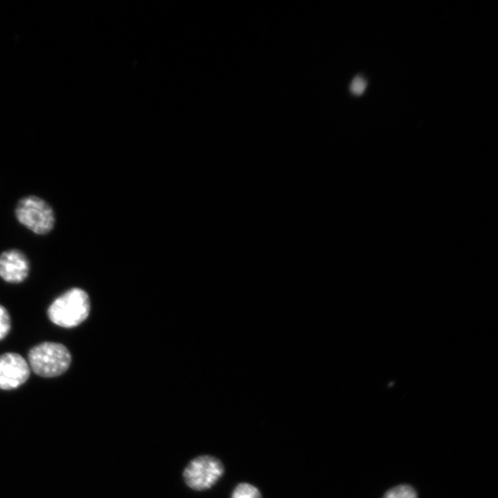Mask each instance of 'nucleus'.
Returning a JSON list of instances; mask_svg holds the SVG:
<instances>
[{"label":"nucleus","instance_id":"obj_1","mask_svg":"<svg viewBox=\"0 0 498 498\" xmlns=\"http://www.w3.org/2000/svg\"><path fill=\"white\" fill-rule=\"evenodd\" d=\"M92 310L89 294L73 287L59 296L49 306V320L63 329H74L85 323Z\"/></svg>","mask_w":498,"mask_h":498},{"label":"nucleus","instance_id":"obj_2","mask_svg":"<svg viewBox=\"0 0 498 498\" xmlns=\"http://www.w3.org/2000/svg\"><path fill=\"white\" fill-rule=\"evenodd\" d=\"M27 362L31 371L37 376L51 379L60 377L68 371L72 355L62 343L43 342L31 348Z\"/></svg>","mask_w":498,"mask_h":498},{"label":"nucleus","instance_id":"obj_3","mask_svg":"<svg viewBox=\"0 0 498 498\" xmlns=\"http://www.w3.org/2000/svg\"><path fill=\"white\" fill-rule=\"evenodd\" d=\"M14 213L17 221L36 235H49L55 228L53 207L38 196L29 195L20 199Z\"/></svg>","mask_w":498,"mask_h":498},{"label":"nucleus","instance_id":"obj_4","mask_svg":"<svg viewBox=\"0 0 498 498\" xmlns=\"http://www.w3.org/2000/svg\"><path fill=\"white\" fill-rule=\"evenodd\" d=\"M223 473V465L218 459L211 456H201L188 465L183 476L191 488L203 491L212 487Z\"/></svg>","mask_w":498,"mask_h":498},{"label":"nucleus","instance_id":"obj_5","mask_svg":"<svg viewBox=\"0 0 498 498\" xmlns=\"http://www.w3.org/2000/svg\"><path fill=\"white\" fill-rule=\"evenodd\" d=\"M31 369L26 359L17 352L0 355V390H13L30 378Z\"/></svg>","mask_w":498,"mask_h":498},{"label":"nucleus","instance_id":"obj_6","mask_svg":"<svg viewBox=\"0 0 498 498\" xmlns=\"http://www.w3.org/2000/svg\"><path fill=\"white\" fill-rule=\"evenodd\" d=\"M30 269V261L22 250L13 249L0 254V278L5 282L22 284L29 277Z\"/></svg>","mask_w":498,"mask_h":498},{"label":"nucleus","instance_id":"obj_7","mask_svg":"<svg viewBox=\"0 0 498 498\" xmlns=\"http://www.w3.org/2000/svg\"><path fill=\"white\" fill-rule=\"evenodd\" d=\"M382 498H418V494L413 486L399 484L390 488Z\"/></svg>","mask_w":498,"mask_h":498},{"label":"nucleus","instance_id":"obj_8","mask_svg":"<svg viewBox=\"0 0 498 498\" xmlns=\"http://www.w3.org/2000/svg\"><path fill=\"white\" fill-rule=\"evenodd\" d=\"M12 316L8 309L0 304V341L7 338L12 331Z\"/></svg>","mask_w":498,"mask_h":498},{"label":"nucleus","instance_id":"obj_9","mask_svg":"<svg viewBox=\"0 0 498 498\" xmlns=\"http://www.w3.org/2000/svg\"><path fill=\"white\" fill-rule=\"evenodd\" d=\"M232 498H262V496L257 487L244 483L236 487L232 494Z\"/></svg>","mask_w":498,"mask_h":498},{"label":"nucleus","instance_id":"obj_10","mask_svg":"<svg viewBox=\"0 0 498 498\" xmlns=\"http://www.w3.org/2000/svg\"><path fill=\"white\" fill-rule=\"evenodd\" d=\"M367 88V81L363 77L356 76L350 86L352 94L354 96H361L365 93Z\"/></svg>","mask_w":498,"mask_h":498}]
</instances>
